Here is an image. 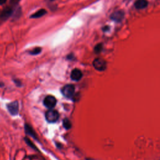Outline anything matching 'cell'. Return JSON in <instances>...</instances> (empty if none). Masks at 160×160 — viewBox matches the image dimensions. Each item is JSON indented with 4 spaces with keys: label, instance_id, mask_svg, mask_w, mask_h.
Returning a JSON list of instances; mask_svg holds the SVG:
<instances>
[{
    "label": "cell",
    "instance_id": "obj_1",
    "mask_svg": "<svg viewBox=\"0 0 160 160\" xmlns=\"http://www.w3.org/2000/svg\"><path fill=\"white\" fill-rule=\"evenodd\" d=\"M59 113L56 110L50 109L48 110L45 114L47 121L49 123H55L59 119Z\"/></svg>",
    "mask_w": 160,
    "mask_h": 160
},
{
    "label": "cell",
    "instance_id": "obj_2",
    "mask_svg": "<svg viewBox=\"0 0 160 160\" xmlns=\"http://www.w3.org/2000/svg\"><path fill=\"white\" fill-rule=\"evenodd\" d=\"M75 91L74 86L73 85H67L62 89L63 95L67 98H71L73 96Z\"/></svg>",
    "mask_w": 160,
    "mask_h": 160
},
{
    "label": "cell",
    "instance_id": "obj_3",
    "mask_svg": "<svg viewBox=\"0 0 160 160\" xmlns=\"http://www.w3.org/2000/svg\"><path fill=\"white\" fill-rule=\"evenodd\" d=\"M94 68L100 71H103L106 68V61L101 58H96L94 60L93 63Z\"/></svg>",
    "mask_w": 160,
    "mask_h": 160
},
{
    "label": "cell",
    "instance_id": "obj_4",
    "mask_svg": "<svg viewBox=\"0 0 160 160\" xmlns=\"http://www.w3.org/2000/svg\"><path fill=\"white\" fill-rule=\"evenodd\" d=\"M56 103H57V101L55 97L50 95L47 96L44 99V101H43L44 105L49 109H53L56 106Z\"/></svg>",
    "mask_w": 160,
    "mask_h": 160
},
{
    "label": "cell",
    "instance_id": "obj_5",
    "mask_svg": "<svg viewBox=\"0 0 160 160\" xmlns=\"http://www.w3.org/2000/svg\"><path fill=\"white\" fill-rule=\"evenodd\" d=\"M7 108L12 115H17L19 111V104L18 101H13L7 105Z\"/></svg>",
    "mask_w": 160,
    "mask_h": 160
},
{
    "label": "cell",
    "instance_id": "obj_6",
    "mask_svg": "<svg viewBox=\"0 0 160 160\" xmlns=\"http://www.w3.org/2000/svg\"><path fill=\"white\" fill-rule=\"evenodd\" d=\"M83 76L82 72L78 69H74L71 73V78L73 81L78 82L82 79Z\"/></svg>",
    "mask_w": 160,
    "mask_h": 160
},
{
    "label": "cell",
    "instance_id": "obj_7",
    "mask_svg": "<svg viewBox=\"0 0 160 160\" xmlns=\"http://www.w3.org/2000/svg\"><path fill=\"white\" fill-rule=\"evenodd\" d=\"M111 18L116 22L122 21L124 18V12L122 11H115L111 15Z\"/></svg>",
    "mask_w": 160,
    "mask_h": 160
},
{
    "label": "cell",
    "instance_id": "obj_8",
    "mask_svg": "<svg viewBox=\"0 0 160 160\" xmlns=\"http://www.w3.org/2000/svg\"><path fill=\"white\" fill-rule=\"evenodd\" d=\"M148 2L146 0H137L135 3V6L137 9H144L148 6Z\"/></svg>",
    "mask_w": 160,
    "mask_h": 160
},
{
    "label": "cell",
    "instance_id": "obj_9",
    "mask_svg": "<svg viewBox=\"0 0 160 160\" xmlns=\"http://www.w3.org/2000/svg\"><path fill=\"white\" fill-rule=\"evenodd\" d=\"M11 13H12V9H11L10 8H7L4 9V10L3 11L1 17L2 19L6 20L11 16Z\"/></svg>",
    "mask_w": 160,
    "mask_h": 160
},
{
    "label": "cell",
    "instance_id": "obj_10",
    "mask_svg": "<svg viewBox=\"0 0 160 160\" xmlns=\"http://www.w3.org/2000/svg\"><path fill=\"white\" fill-rule=\"evenodd\" d=\"M46 13H47V11L44 9H42V10H40L36 12L35 13L33 14L31 16V18H39L40 17L43 16Z\"/></svg>",
    "mask_w": 160,
    "mask_h": 160
},
{
    "label": "cell",
    "instance_id": "obj_11",
    "mask_svg": "<svg viewBox=\"0 0 160 160\" xmlns=\"http://www.w3.org/2000/svg\"><path fill=\"white\" fill-rule=\"evenodd\" d=\"M25 131H26V133L28 135H29V136H32L34 138H36V135L35 132L34 131L33 128L29 125H25Z\"/></svg>",
    "mask_w": 160,
    "mask_h": 160
},
{
    "label": "cell",
    "instance_id": "obj_12",
    "mask_svg": "<svg viewBox=\"0 0 160 160\" xmlns=\"http://www.w3.org/2000/svg\"><path fill=\"white\" fill-rule=\"evenodd\" d=\"M63 124L64 128L66 130H69L72 127L71 122L69 121V119H68V118H64L63 119Z\"/></svg>",
    "mask_w": 160,
    "mask_h": 160
},
{
    "label": "cell",
    "instance_id": "obj_13",
    "mask_svg": "<svg viewBox=\"0 0 160 160\" xmlns=\"http://www.w3.org/2000/svg\"><path fill=\"white\" fill-rule=\"evenodd\" d=\"M41 51H42V48L38 47V48H36L33 49L32 51H31L29 52V53L32 55H36L41 53Z\"/></svg>",
    "mask_w": 160,
    "mask_h": 160
},
{
    "label": "cell",
    "instance_id": "obj_14",
    "mask_svg": "<svg viewBox=\"0 0 160 160\" xmlns=\"http://www.w3.org/2000/svg\"><path fill=\"white\" fill-rule=\"evenodd\" d=\"M102 49H103V45L101 44H98L95 47V51L96 53H99L102 51Z\"/></svg>",
    "mask_w": 160,
    "mask_h": 160
},
{
    "label": "cell",
    "instance_id": "obj_15",
    "mask_svg": "<svg viewBox=\"0 0 160 160\" xmlns=\"http://www.w3.org/2000/svg\"><path fill=\"white\" fill-rule=\"evenodd\" d=\"M20 0H10V2H11V4L15 5L18 4L20 2Z\"/></svg>",
    "mask_w": 160,
    "mask_h": 160
},
{
    "label": "cell",
    "instance_id": "obj_16",
    "mask_svg": "<svg viewBox=\"0 0 160 160\" xmlns=\"http://www.w3.org/2000/svg\"><path fill=\"white\" fill-rule=\"evenodd\" d=\"M7 2V0H0V5H3Z\"/></svg>",
    "mask_w": 160,
    "mask_h": 160
},
{
    "label": "cell",
    "instance_id": "obj_17",
    "mask_svg": "<svg viewBox=\"0 0 160 160\" xmlns=\"http://www.w3.org/2000/svg\"><path fill=\"white\" fill-rule=\"evenodd\" d=\"M51 1H54V0H51Z\"/></svg>",
    "mask_w": 160,
    "mask_h": 160
}]
</instances>
